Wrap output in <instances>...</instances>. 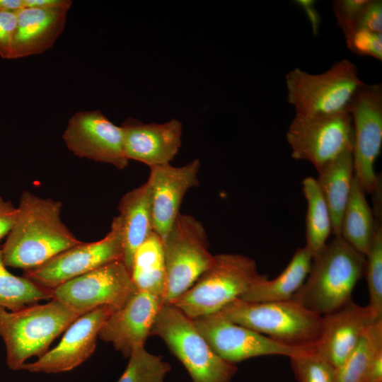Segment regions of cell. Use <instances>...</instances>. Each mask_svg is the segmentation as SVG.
<instances>
[{
	"instance_id": "603a6c76",
	"label": "cell",
	"mask_w": 382,
	"mask_h": 382,
	"mask_svg": "<svg viewBox=\"0 0 382 382\" xmlns=\"http://www.w3.org/2000/svg\"><path fill=\"white\" fill-rule=\"evenodd\" d=\"M316 179L330 209L332 233L340 235L342 216L349 197L354 178L352 152H346L324 164Z\"/></svg>"
},
{
	"instance_id": "52a82bcc",
	"label": "cell",
	"mask_w": 382,
	"mask_h": 382,
	"mask_svg": "<svg viewBox=\"0 0 382 382\" xmlns=\"http://www.w3.org/2000/svg\"><path fill=\"white\" fill-rule=\"evenodd\" d=\"M150 335L163 340L193 382H231L237 371L236 364L212 350L192 320L171 304L161 306Z\"/></svg>"
},
{
	"instance_id": "ffe728a7",
	"label": "cell",
	"mask_w": 382,
	"mask_h": 382,
	"mask_svg": "<svg viewBox=\"0 0 382 382\" xmlns=\"http://www.w3.org/2000/svg\"><path fill=\"white\" fill-rule=\"evenodd\" d=\"M70 8H23L16 12V28L10 59L42 54L63 32Z\"/></svg>"
},
{
	"instance_id": "4dcf8cb0",
	"label": "cell",
	"mask_w": 382,
	"mask_h": 382,
	"mask_svg": "<svg viewBox=\"0 0 382 382\" xmlns=\"http://www.w3.org/2000/svg\"><path fill=\"white\" fill-rule=\"evenodd\" d=\"M299 382H335V369L313 349L303 350L289 357Z\"/></svg>"
},
{
	"instance_id": "ba28073f",
	"label": "cell",
	"mask_w": 382,
	"mask_h": 382,
	"mask_svg": "<svg viewBox=\"0 0 382 382\" xmlns=\"http://www.w3.org/2000/svg\"><path fill=\"white\" fill-rule=\"evenodd\" d=\"M163 246L166 282L162 305L187 291L214 262L202 224L189 214H179Z\"/></svg>"
},
{
	"instance_id": "277c9868",
	"label": "cell",
	"mask_w": 382,
	"mask_h": 382,
	"mask_svg": "<svg viewBox=\"0 0 382 382\" xmlns=\"http://www.w3.org/2000/svg\"><path fill=\"white\" fill-rule=\"evenodd\" d=\"M79 316L56 299L17 311L0 308V337L6 347L7 366L21 370L28 359L42 356L52 341Z\"/></svg>"
},
{
	"instance_id": "8992f818",
	"label": "cell",
	"mask_w": 382,
	"mask_h": 382,
	"mask_svg": "<svg viewBox=\"0 0 382 382\" xmlns=\"http://www.w3.org/2000/svg\"><path fill=\"white\" fill-rule=\"evenodd\" d=\"M285 79L287 102L297 116L349 113L352 98L364 83L357 66L348 59L335 62L320 74L295 68Z\"/></svg>"
},
{
	"instance_id": "2e32d148",
	"label": "cell",
	"mask_w": 382,
	"mask_h": 382,
	"mask_svg": "<svg viewBox=\"0 0 382 382\" xmlns=\"http://www.w3.org/2000/svg\"><path fill=\"white\" fill-rule=\"evenodd\" d=\"M161 306L158 297L137 290L108 317L98 336L129 357L135 348L144 346Z\"/></svg>"
},
{
	"instance_id": "9c48e42d",
	"label": "cell",
	"mask_w": 382,
	"mask_h": 382,
	"mask_svg": "<svg viewBox=\"0 0 382 382\" xmlns=\"http://www.w3.org/2000/svg\"><path fill=\"white\" fill-rule=\"evenodd\" d=\"M291 157L318 170L346 152H352L354 129L350 113L296 115L286 134Z\"/></svg>"
},
{
	"instance_id": "7c38bea8",
	"label": "cell",
	"mask_w": 382,
	"mask_h": 382,
	"mask_svg": "<svg viewBox=\"0 0 382 382\" xmlns=\"http://www.w3.org/2000/svg\"><path fill=\"white\" fill-rule=\"evenodd\" d=\"M137 291L122 260L110 262L70 279L52 290V299L80 316L98 307H122Z\"/></svg>"
},
{
	"instance_id": "74e56055",
	"label": "cell",
	"mask_w": 382,
	"mask_h": 382,
	"mask_svg": "<svg viewBox=\"0 0 382 382\" xmlns=\"http://www.w3.org/2000/svg\"><path fill=\"white\" fill-rule=\"evenodd\" d=\"M298 4L299 5H301L307 14L309 16V18L311 20V22L313 25L314 31L318 30V15L317 11L314 9V1H298Z\"/></svg>"
},
{
	"instance_id": "e0dca14e",
	"label": "cell",
	"mask_w": 382,
	"mask_h": 382,
	"mask_svg": "<svg viewBox=\"0 0 382 382\" xmlns=\"http://www.w3.org/2000/svg\"><path fill=\"white\" fill-rule=\"evenodd\" d=\"M199 168L198 158L180 167L168 163L150 168L153 231L162 243L180 214L185 193L199 185Z\"/></svg>"
},
{
	"instance_id": "5bb4252c",
	"label": "cell",
	"mask_w": 382,
	"mask_h": 382,
	"mask_svg": "<svg viewBox=\"0 0 382 382\" xmlns=\"http://www.w3.org/2000/svg\"><path fill=\"white\" fill-rule=\"evenodd\" d=\"M62 139L80 158L109 163L120 170L128 165L121 127L114 125L98 110L74 113Z\"/></svg>"
},
{
	"instance_id": "e575fe53",
	"label": "cell",
	"mask_w": 382,
	"mask_h": 382,
	"mask_svg": "<svg viewBox=\"0 0 382 382\" xmlns=\"http://www.w3.org/2000/svg\"><path fill=\"white\" fill-rule=\"evenodd\" d=\"M16 12H0V57L10 59L16 28Z\"/></svg>"
},
{
	"instance_id": "7a4b0ae2",
	"label": "cell",
	"mask_w": 382,
	"mask_h": 382,
	"mask_svg": "<svg viewBox=\"0 0 382 382\" xmlns=\"http://www.w3.org/2000/svg\"><path fill=\"white\" fill-rule=\"evenodd\" d=\"M365 262L364 255L334 236L313 256L309 273L292 299L321 316L341 308L352 301Z\"/></svg>"
},
{
	"instance_id": "ac0fdd59",
	"label": "cell",
	"mask_w": 382,
	"mask_h": 382,
	"mask_svg": "<svg viewBox=\"0 0 382 382\" xmlns=\"http://www.w3.org/2000/svg\"><path fill=\"white\" fill-rule=\"evenodd\" d=\"M381 318L368 305L362 306L352 301L322 316L320 336L314 350L337 369L352 352L366 329Z\"/></svg>"
},
{
	"instance_id": "3957f363",
	"label": "cell",
	"mask_w": 382,
	"mask_h": 382,
	"mask_svg": "<svg viewBox=\"0 0 382 382\" xmlns=\"http://www.w3.org/2000/svg\"><path fill=\"white\" fill-rule=\"evenodd\" d=\"M219 312L229 320L291 348L313 349L320 336L322 316L294 299L270 302L237 299Z\"/></svg>"
},
{
	"instance_id": "6da1fadb",
	"label": "cell",
	"mask_w": 382,
	"mask_h": 382,
	"mask_svg": "<svg viewBox=\"0 0 382 382\" xmlns=\"http://www.w3.org/2000/svg\"><path fill=\"white\" fill-rule=\"evenodd\" d=\"M62 208L59 201L22 192L14 224L1 247L6 267L33 269L82 243L62 222Z\"/></svg>"
},
{
	"instance_id": "1f68e13d",
	"label": "cell",
	"mask_w": 382,
	"mask_h": 382,
	"mask_svg": "<svg viewBox=\"0 0 382 382\" xmlns=\"http://www.w3.org/2000/svg\"><path fill=\"white\" fill-rule=\"evenodd\" d=\"M348 48L352 52L382 59V35L357 29L345 36Z\"/></svg>"
},
{
	"instance_id": "d6a6232c",
	"label": "cell",
	"mask_w": 382,
	"mask_h": 382,
	"mask_svg": "<svg viewBox=\"0 0 382 382\" xmlns=\"http://www.w3.org/2000/svg\"><path fill=\"white\" fill-rule=\"evenodd\" d=\"M368 2L369 0H337L333 2V11L345 36L356 29L359 16Z\"/></svg>"
},
{
	"instance_id": "8d00e7d4",
	"label": "cell",
	"mask_w": 382,
	"mask_h": 382,
	"mask_svg": "<svg viewBox=\"0 0 382 382\" xmlns=\"http://www.w3.org/2000/svg\"><path fill=\"white\" fill-rule=\"evenodd\" d=\"M23 3L24 8H71L72 5V1L70 0H23Z\"/></svg>"
},
{
	"instance_id": "9a60e30c",
	"label": "cell",
	"mask_w": 382,
	"mask_h": 382,
	"mask_svg": "<svg viewBox=\"0 0 382 382\" xmlns=\"http://www.w3.org/2000/svg\"><path fill=\"white\" fill-rule=\"evenodd\" d=\"M117 308L98 307L75 320L66 330L59 344L33 363H25L21 370L57 374L69 371L88 359L95 352L101 327Z\"/></svg>"
},
{
	"instance_id": "cb8c5ba5",
	"label": "cell",
	"mask_w": 382,
	"mask_h": 382,
	"mask_svg": "<svg viewBox=\"0 0 382 382\" xmlns=\"http://www.w3.org/2000/svg\"><path fill=\"white\" fill-rule=\"evenodd\" d=\"M131 277L137 290L148 292L162 302L166 282L163 246L161 238L154 231L137 249Z\"/></svg>"
},
{
	"instance_id": "f1b7e54d",
	"label": "cell",
	"mask_w": 382,
	"mask_h": 382,
	"mask_svg": "<svg viewBox=\"0 0 382 382\" xmlns=\"http://www.w3.org/2000/svg\"><path fill=\"white\" fill-rule=\"evenodd\" d=\"M0 246V308L17 311L44 299H52V290L45 289L24 276L18 277L6 269Z\"/></svg>"
},
{
	"instance_id": "836d02e7",
	"label": "cell",
	"mask_w": 382,
	"mask_h": 382,
	"mask_svg": "<svg viewBox=\"0 0 382 382\" xmlns=\"http://www.w3.org/2000/svg\"><path fill=\"white\" fill-rule=\"evenodd\" d=\"M357 29L374 33H382V1L381 0H369L359 16L355 30Z\"/></svg>"
},
{
	"instance_id": "8fae6325",
	"label": "cell",
	"mask_w": 382,
	"mask_h": 382,
	"mask_svg": "<svg viewBox=\"0 0 382 382\" xmlns=\"http://www.w3.org/2000/svg\"><path fill=\"white\" fill-rule=\"evenodd\" d=\"M354 142V175L365 192L372 193L381 182L374 170L382 146V86L364 83L350 104Z\"/></svg>"
},
{
	"instance_id": "d590c367",
	"label": "cell",
	"mask_w": 382,
	"mask_h": 382,
	"mask_svg": "<svg viewBox=\"0 0 382 382\" xmlns=\"http://www.w3.org/2000/svg\"><path fill=\"white\" fill-rule=\"evenodd\" d=\"M17 214V207L0 195V240L6 237L13 227Z\"/></svg>"
},
{
	"instance_id": "f546056e",
	"label": "cell",
	"mask_w": 382,
	"mask_h": 382,
	"mask_svg": "<svg viewBox=\"0 0 382 382\" xmlns=\"http://www.w3.org/2000/svg\"><path fill=\"white\" fill-rule=\"evenodd\" d=\"M129 359L117 382H164L171 369L168 362L146 351L144 346L135 348Z\"/></svg>"
},
{
	"instance_id": "7402d4cb",
	"label": "cell",
	"mask_w": 382,
	"mask_h": 382,
	"mask_svg": "<svg viewBox=\"0 0 382 382\" xmlns=\"http://www.w3.org/2000/svg\"><path fill=\"white\" fill-rule=\"evenodd\" d=\"M313 255L299 248L284 270L275 278L262 275L239 299L249 302L283 301L292 299L303 284L311 269Z\"/></svg>"
},
{
	"instance_id": "44dd1931",
	"label": "cell",
	"mask_w": 382,
	"mask_h": 382,
	"mask_svg": "<svg viewBox=\"0 0 382 382\" xmlns=\"http://www.w3.org/2000/svg\"><path fill=\"white\" fill-rule=\"evenodd\" d=\"M118 209L122 236V262L131 273L137 249L154 231L149 180L125 194Z\"/></svg>"
},
{
	"instance_id": "4316f807",
	"label": "cell",
	"mask_w": 382,
	"mask_h": 382,
	"mask_svg": "<svg viewBox=\"0 0 382 382\" xmlns=\"http://www.w3.org/2000/svg\"><path fill=\"white\" fill-rule=\"evenodd\" d=\"M382 351V318L370 325L344 362L335 369V382H364Z\"/></svg>"
},
{
	"instance_id": "5b68a950",
	"label": "cell",
	"mask_w": 382,
	"mask_h": 382,
	"mask_svg": "<svg viewBox=\"0 0 382 382\" xmlns=\"http://www.w3.org/2000/svg\"><path fill=\"white\" fill-rule=\"evenodd\" d=\"M262 275L255 261L241 254L214 255L212 265L171 304L191 319L219 312L239 299Z\"/></svg>"
},
{
	"instance_id": "30bf717a",
	"label": "cell",
	"mask_w": 382,
	"mask_h": 382,
	"mask_svg": "<svg viewBox=\"0 0 382 382\" xmlns=\"http://www.w3.org/2000/svg\"><path fill=\"white\" fill-rule=\"evenodd\" d=\"M123 245L119 217L113 218L110 231L102 239L76 245L44 264L25 270L24 277L50 290L112 262L122 260Z\"/></svg>"
},
{
	"instance_id": "83f0119b",
	"label": "cell",
	"mask_w": 382,
	"mask_h": 382,
	"mask_svg": "<svg viewBox=\"0 0 382 382\" xmlns=\"http://www.w3.org/2000/svg\"><path fill=\"white\" fill-rule=\"evenodd\" d=\"M382 189L380 183L371 193L374 198V230L365 255V270L369 295L368 306L382 317Z\"/></svg>"
},
{
	"instance_id": "d4e9b609",
	"label": "cell",
	"mask_w": 382,
	"mask_h": 382,
	"mask_svg": "<svg viewBox=\"0 0 382 382\" xmlns=\"http://www.w3.org/2000/svg\"><path fill=\"white\" fill-rule=\"evenodd\" d=\"M374 230L373 211L367 202L364 190L354 175L349 197L342 216L340 236L365 256Z\"/></svg>"
},
{
	"instance_id": "484cf974",
	"label": "cell",
	"mask_w": 382,
	"mask_h": 382,
	"mask_svg": "<svg viewBox=\"0 0 382 382\" xmlns=\"http://www.w3.org/2000/svg\"><path fill=\"white\" fill-rule=\"evenodd\" d=\"M302 185L307 202L304 247L314 256L326 245L332 233V218L316 178L307 177Z\"/></svg>"
},
{
	"instance_id": "4fadbf2b",
	"label": "cell",
	"mask_w": 382,
	"mask_h": 382,
	"mask_svg": "<svg viewBox=\"0 0 382 382\" xmlns=\"http://www.w3.org/2000/svg\"><path fill=\"white\" fill-rule=\"evenodd\" d=\"M192 320L212 350L220 358L233 364L262 356L280 355L289 358L308 350L284 346L229 320L220 312Z\"/></svg>"
},
{
	"instance_id": "d6986e66",
	"label": "cell",
	"mask_w": 382,
	"mask_h": 382,
	"mask_svg": "<svg viewBox=\"0 0 382 382\" xmlns=\"http://www.w3.org/2000/svg\"><path fill=\"white\" fill-rule=\"evenodd\" d=\"M121 128L128 160L141 162L150 168L170 163L181 146L183 126L176 119L163 124H144L129 118Z\"/></svg>"
},
{
	"instance_id": "f35d334b",
	"label": "cell",
	"mask_w": 382,
	"mask_h": 382,
	"mask_svg": "<svg viewBox=\"0 0 382 382\" xmlns=\"http://www.w3.org/2000/svg\"><path fill=\"white\" fill-rule=\"evenodd\" d=\"M23 8V0H0V12H17Z\"/></svg>"
}]
</instances>
